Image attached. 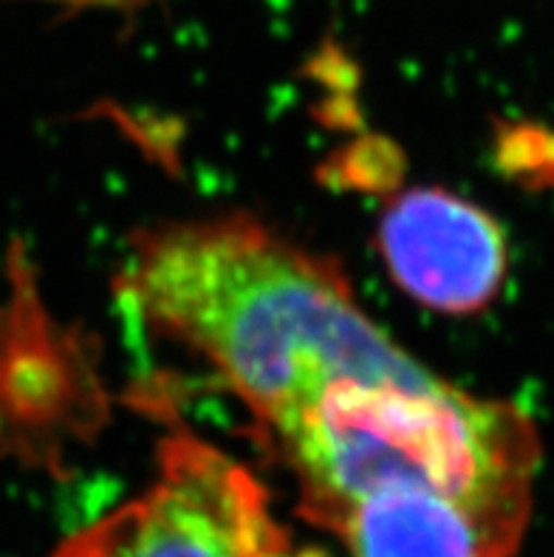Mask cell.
<instances>
[{"instance_id":"cell-3","label":"cell","mask_w":554,"mask_h":557,"mask_svg":"<svg viewBox=\"0 0 554 557\" xmlns=\"http://www.w3.org/2000/svg\"><path fill=\"white\" fill-rule=\"evenodd\" d=\"M51 557H323L272 516L267 487L238 459L176 428L159 475L116 512L88 523Z\"/></svg>"},{"instance_id":"cell-2","label":"cell","mask_w":554,"mask_h":557,"mask_svg":"<svg viewBox=\"0 0 554 557\" xmlns=\"http://www.w3.org/2000/svg\"><path fill=\"white\" fill-rule=\"evenodd\" d=\"M260 438L295 479L300 516L331 535L377 502L456 504L509 557L527 532L541 465L532 419L433 371L334 380Z\"/></svg>"},{"instance_id":"cell-4","label":"cell","mask_w":554,"mask_h":557,"mask_svg":"<svg viewBox=\"0 0 554 557\" xmlns=\"http://www.w3.org/2000/svg\"><path fill=\"white\" fill-rule=\"evenodd\" d=\"M377 249L387 275L424 309L476 314L498 297L509 263L490 212L442 187H414L379 215Z\"/></svg>"},{"instance_id":"cell-1","label":"cell","mask_w":554,"mask_h":557,"mask_svg":"<svg viewBox=\"0 0 554 557\" xmlns=\"http://www.w3.org/2000/svg\"><path fill=\"white\" fill-rule=\"evenodd\" d=\"M120 289L145 323L210 362L258 436L334 380L430 371L373 323L337 261L253 215L141 230Z\"/></svg>"}]
</instances>
